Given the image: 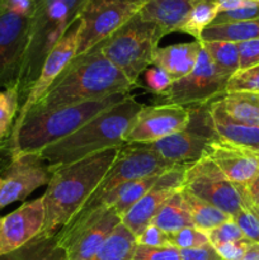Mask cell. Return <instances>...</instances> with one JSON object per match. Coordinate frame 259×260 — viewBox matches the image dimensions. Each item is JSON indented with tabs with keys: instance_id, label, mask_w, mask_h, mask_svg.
I'll return each mask as SVG.
<instances>
[{
	"instance_id": "cell-19",
	"label": "cell",
	"mask_w": 259,
	"mask_h": 260,
	"mask_svg": "<svg viewBox=\"0 0 259 260\" xmlns=\"http://www.w3.org/2000/svg\"><path fill=\"white\" fill-rule=\"evenodd\" d=\"M216 140L188 124L183 131L169 135L149 147L170 165H185L190 167L208 156L210 147Z\"/></svg>"
},
{
	"instance_id": "cell-51",
	"label": "cell",
	"mask_w": 259,
	"mask_h": 260,
	"mask_svg": "<svg viewBox=\"0 0 259 260\" xmlns=\"http://www.w3.org/2000/svg\"><path fill=\"white\" fill-rule=\"evenodd\" d=\"M2 182H3V178H0V184H2Z\"/></svg>"
},
{
	"instance_id": "cell-10",
	"label": "cell",
	"mask_w": 259,
	"mask_h": 260,
	"mask_svg": "<svg viewBox=\"0 0 259 260\" xmlns=\"http://www.w3.org/2000/svg\"><path fill=\"white\" fill-rule=\"evenodd\" d=\"M183 188L196 197L229 213L231 217L241 208L249 207L240 190L208 156L195 162L185 170Z\"/></svg>"
},
{
	"instance_id": "cell-44",
	"label": "cell",
	"mask_w": 259,
	"mask_h": 260,
	"mask_svg": "<svg viewBox=\"0 0 259 260\" xmlns=\"http://www.w3.org/2000/svg\"><path fill=\"white\" fill-rule=\"evenodd\" d=\"M37 0H7V9L20 15L32 17Z\"/></svg>"
},
{
	"instance_id": "cell-39",
	"label": "cell",
	"mask_w": 259,
	"mask_h": 260,
	"mask_svg": "<svg viewBox=\"0 0 259 260\" xmlns=\"http://www.w3.org/2000/svg\"><path fill=\"white\" fill-rule=\"evenodd\" d=\"M144 78L147 89L154 94H156L157 96L164 95L173 84L170 76L164 70L152 65L145 70Z\"/></svg>"
},
{
	"instance_id": "cell-29",
	"label": "cell",
	"mask_w": 259,
	"mask_h": 260,
	"mask_svg": "<svg viewBox=\"0 0 259 260\" xmlns=\"http://www.w3.org/2000/svg\"><path fill=\"white\" fill-rule=\"evenodd\" d=\"M216 69L229 79L240 69L238 43L230 41H201Z\"/></svg>"
},
{
	"instance_id": "cell-41",
	"label": "cell",
	"mask_w": 259,
	"mask_h": 260,
	"mask_svg": "<svg viewBox=\"0 0 259 260\" xmlns=\"http://www.w3.org/2000/svg\"><path fill=\"white\" fill-rule=\"evenodd\" d=\"M239 60H240V69L254 68L259 65V40L244 41L238 43Z\"/></svg>"
},
{
	"instance_id": "cell-35",
	"label": "cell",
	"mask_w": 259,
	"mask_h": 260,
	"mask_svg": "<svg viewBox=\"0 0 259 260\" xmlns=\"http://www.w3.org/2000/svg\"><path fill=\"white\" fill-rule=\"evenodd\" d=\"M228 91H259V65L234 74L228 81Z\"/></svg>"
},
{
	"instance_id": "cell-14",
	"label": "cell",
	"mask_w": 259,
	"mask_h": 260,
	"mask_svg": "<svg viewBox=\"0 0 259 260\" xmlns=\"http://www.w3.org/2000/svg\"><path fill=\"white\" fill-rule=\"evenodd\" d=\"M80 25V19L74 22L73 25L66 30L63 37L56 43L55 47L51 50L46 60L43 61L40 75L28 90L27 96H25L24 102L22 103L19 112H18L14 124L19 123L24 118V116L30 111V108L42 99V96L47 93L51 85L55 83L56 79L68 68L69 63L76 57Z\"/></svg>"
},
{
	"instance_id": "cell-21",
	"label": "cell",
	"mask_w": 259,
	"mask_h": 260,
	"mask_svg": "<svg viewBox=\"0 0 259 260\" xmlns=\"http://www.w3.org/2000/svg\"><path fill=\"white\" fill-rule=\"evenodd\" d=\"M203 0H149L139 12L145 20L155 23L164 36L178 32L190 10Z\"/></svg>"
},
{
	"instance_id": "cell-33",
	"label": "cell",
	"mask_w": 259,
	"mask_h": 260,
	"mask_svg": "<svg viewBox=\"0 0 259 260\" xmlns=\"http://www.w3.org/2000/svg\"><path fill=\"white\" fill-rule=\"evenodd\" d=\"M259 18V2H249L234 9L220 12L211 25L234 24Z\"/></svg>"
},
{
	"instance_id": "cell-4",
	"label": "cell",
	"mask_w": 259,
	"mask_h": 260,
	"mask_svg": "<svg viewBox=\"0 0 259 260\" xmlns=\"http://www.w3.org/2000/svg\"><path fill=\"white\" fill-rule=\"evenodd\" d=\"M128 95L130 93H118L98 101L27 114L13 127L8 145L10 159L40 154L43 149L74 134L99 113L121 103Z\"/></svg>"
},
{
	"instance_id": "cell-46",
	"label": "cell",
	"mask_w": 259,
	"mask_h": 260,
	"mask_svg": "<svg viewBox=\"0 0 259 260\" xmlns=\"http://www.w3.org/2000/svg\"><path fill=\"white\" fill-rule=\"evenodd\" d=\"M218 5H220V12H225V10L234 9L240 5L245 4L249 2H259V0H217Z\"/></svg>"
},
{
	"instance_id": "cell-24",
	"label": "cell",
	"mask_w": 259,
	"mask_h": 260,
	"mask_svg": "<svg viewBox=\"0 0 259 260\" xmlns=\"http://www.w3.org/2000/svg\"><path fill=\"white\" fill-rule=\"evenodd\" d=\"M183 189V188H182ZM182 189L174 193L155 215L151 222L167 234H174L182 229L193 226L187 203L183 197Z\"/></svg>"
},
{
	"instance_id": "cell-40",
	"label": "cell",
	"mask_w": 259,
	"mask_h": 260,
	"mask_svg": "<svg viewBox=\"0 0 259 260\" xmlns=\"http://www.w3.org/2000/svg\"><path fill=\"white\" fill-rule=\"evenodd\" d=\"M137 245L151 246V248H163V246H169V234L160 230L157 226L149 223L146 228L142 230L140 235L136 236Z\"/></svg>"
},
{
	"instance_id": "cell-17",
	"label": "cell",
	"mask_w": 259,
	"mask_h": 260,
	"mask_svg": "<svg viewBox=\"0 0 259 260\" xmlns=\"http://www.w3.org/2000/svg\"><path fill=\"white\" fill-rule=\"evenodd\" d=\"M43 197L23 203L0 223V256L22 248L40 235L45 226Z\"/></svg>"
},
{
	"instance_id": "cell-16",
	"label": "cell",
	"mask_w": 259,
	"mask_h": 260,
	"mask_svg": "<svg viewBox=\"0 0 259 260\" xmlns=\"http://www.w3.org/2000/svg\"><path fill=\"white\" fill-rule=\"evenodd\" d=\"M52 172L38 154L23 155L10 160L0 184V210L24 201L33 190L48 184Z\"/></svg>"
},
{
	"instance_id": "cell-25",
	"label": "cell",
	"mask_w": 259,
	"mask_h": 260,
	"mask_svg": "<svg viewBox=\"0 0 259 260\" xmlns=\"http://www.w3.org/2000/svg\"><path fill=\"white\" fill-rule=\"evenodd\" d=\"M0 260H68V256L56 240V235L40 234L22 248L2 255Z\"/></svg>"
},
{
	"instance_id": "cell-48",
	"label": "cell",
	"mask_w": 259,
	"mask_h": 260,
	"mask_svg": "<svg viewBox=\"0 0 259 260\" xmlns=\"http://www.w3.org/2000/svg\"><path fill=\"white\" fill-rule=\"evenodd\" d=\"M7 9V0H0V12Z\"/></svg>"
},
{
	"instance_id": "cell-50",
	"label": "cell",
	"mask_w": 259,
	"mask_h": 260,
	"mask_svg": "<svg viewBox=\"0 0 259 260\" xmlns=\"http://www.w3.org/2000/svg\"><path fill=\"white\" fill-rule=\"evenodd\" d=\"M253 208L256 211V212H258V215H259V206H258V207H253Z\"/></svg>"
},
{
	"instance_id": "cell-20",
	"label": "cell",
	"mask_w": 259,
	"mask_h": 260,
	"mask_svg": "<svg viewBox=\"0 0 259 260\" xmlns=\"http://www.w3.org/2000/svg\"><path fill=\"white\" fill-rule=\"evenodd\" d=\"M202 50L201 41L157 47L152 56V66L160 68L173 81L187 76L195 69Z\"/></svg>"
},
{
	"instance_id": "cell-13",
	"label": "cell",
	"mask_w": 259,
	"mask_h": 260,
	"mask_svg": "<svg viewBox=\"0 0 259 260\" xmlns=\"http://www.w3.org/2000/svg\"><path fill=\"white\" fill-rule=\"evenodd\" d=\"M119 222L118 213L112 207H107L74 230L57 233L56 240L65 250L68 260H90Z\"/></svg>"
},
{
	"instance_id": "cell-36",
	"label": "cell",
	"mask_w": 259,
	"mask_h": 260,
	"mask_svg": "<svg viewBox=\"0 0 259 260\" xmlns=\"http://www.w3.org/2000/svg\"><path fill=\"white\" fill-rule=\"evenodd\" d=\"M233 220L249 241L259 243V215L253 207L241 208Z\"/></svg>"
},
{
	"instance_id": "cell-52",
	"label": "cell",
	"mask_w": 259,
	"mask_h": 260,
	"mask_svg": "<svg viewBox=\"0 0 259 260\" xmlns=\"http://www.w3.org/2000/svg\"><path fill=\"white\" fill-rule=\"evenodd\" d=\"M0 223H2V217H0Z\"/></svg>"
},
{
	"instance_id": "cell-2",
	"label": "cell",
	"mask_w": 259,
	"mask_h": 260,
	"mask_svg": "<svg viewBox=\"0 0 259 260\" xmlns=\"http://www.w3.org/2000/svg\"><path fill=\"white\" fill-rule=\"evenodd\" d=\"M119 149L121 146L111 147L53 170L42 196L46 215L42 235L55 236L83 207L112 167Z\"/></svg>"
},
{
	"instance_id": "cell-7",
	"label": "cell",
	"mask_w": 259,
	"mask_h": 260,
	"mask_svg": "<svg viewBox=\"0 0 259 260\" xmlns=\"http://www.w3.org/2000/svg\"><path fill=\"white\" fill-rule=\"evenodd\" d=\"M174 165L165 162L161 157L157 156L149 147V145L124 144L119 149L116 160L109 168L107 174L99 183L93 194L83 205V207L74 215V217L63 226L61 230H69L85 220L96 203L106 197L113 189L118 188L124 183L134 182L150 175L163 174ZM60 230V231H61Z\"/></svg>"
},
{
	"instance_id": "cell-32",
	"label": "cell",
	"mask_w": 259,
	"mask_h": 260,
	"mask_svg": "<svg viewBox=\"0 0 259 260\" xmlns=\"http://www.w3.org/2000/svg\"><path fill=\"white\" fill-rule=\"evenodd\" d=\"M160 175L161 174L150 175V177L141 178V179H137L134 180V182H128L126 184H123L121 188V193H119L118 198H117L116 202L111 207L122 218V216L155 184V182H156Z\"/></svg>"
},
{
	"instance_id": "cell-15",
	"label": "cell",
	"mask_w": 259,
	"mask_h": 260,
	"mask_svg": "<svg viewBox=\"0 0 259 260\" xmlns=\"http://www.w3.org/2000/svg\"><path fill=\"white\" fill-rule=\"evenodd\" d=\"M189 167L175 165L169 170L163 173L155 184L122 216L121 222L134 234L140 235L145 228L151 222L161 206L172 197L174 193L179 192L184 183L185 170Z\"/></svg>"
},
{
	"instance_id": "cell-27",
	"label": "cell",
	"mask_w": 259,
	"mask_h": 260,
	"mask_svg": "<svg viewBox=\"0 0 259 260\" xmlns=\"http://www.w3.org/2000/svg\"><path fill=\"white\" fill-rule=\"evenodd\" d=\"M182 193L185 203H187L188 211L190 213L193 226L198 230L208 233L212 229L217 228V226L222 225V223L228 222L233 218L229 213L223 212L216 206L196 197L192 193L185 190L184 188L182 189Z\"/></svg>"
},
{
	"instance_id": "cell-5",
	"label": "cell",
	"mask_w": 259,
	"mask_h": 260,
	"mask_svg": "<svg viewBox=\"0 0 259 260\" xmlns=\"http://www.w3.org/2000/svg\"><path fill=\"white\" fill-rule=\"evenodd\" d=\"M89 0H37L30 19L29 37L18 79L20 106L40 75L43 61L66 30L79 19Z\"/></svg>"
},
{
	"instance_id": "cell-6",
	"label": "cell",
	"mask_w": 259,
	"mask_h": 260,
	"mask_svg": "<svg viewBox=\"0 0 259 260\" xmlns=\"http://www.w3.org/2000/svg\"><path fill=\"white\" fill-rule=\"evenodd\" d=\"M163 37L164 33L155 23L142 19L137 13L96 48L137 86L140 76L152 65V56Z\"/></svg>"
},
{
	"instance_id": "cell-42",
	"label": "cell",
	"mask_w": 259,
	"mask_h": 260,
	"mask_svg": "<svg viewBox=\"0 0 259 260\" xmlns=\"http://www.w3.org/2000/svg\"><path fill=\"white\" fill-rule=\"evenodd\" d=\"M250 243L251 241H249L248 239H244L234 243L222 244L216 246L215 249L222 260H241Z\"/></svg>"
},
{
	"instance_id": "cell-3",
	"label": "cell",
	"mask_w": 259,
	"mask_h": 260,
	"mask_svg": "<svg viewBox=\"0 0 259 260\" xmlns=\"http://www.w3.org/2000/svg\"><path fill=\"white\" fill-rule=\"evenodd\" d=\"M142 107L130 94L121 103L99 113L74 134L50 145L38 155L53 172L103 150L122 146L124 135Z\"/></svg>"
},
{
	"instance_id": "cell-31",
	"label": "cell",
	"mask_w": 259,
	"mask_h": 260,
	"mask_svg": "<svg viewBox=\"0 0 259 260\" xmlns=\"http://www.w3.org/2000/svg\"><path fill=\"white\" fill-rule=\"evenodd\" d=\"M19 109L20 99L18 89L15 86L0 88V150L9 145Z\"/></svg>"
},
{
	"instance_id": "cell-37",
	"label": "cell",
	"mask_w": 259,
	"mask_h": 260,
	"mask_svg": "<svg viewBox=\"0 0 259 260\" xmlns=\"http://www.w3.org/2000/svg\"><path fill=\"white\" fill-rule=\"evenodd\" d=\"M207 235L210 244L213 248H216V246L218 245H222V244L226 243H234V241L246 239L245 236L243 235L240 229H239V226L234 222L233 218H231L230 221H228V222L222 223V225L217 226V228L208 231Z\"/></svg>"
},
{
	"instance_id": "cell-38",
	"label": "cell",
	"mask_w": 259,
	"mask_h": 260,
	"mask_svg": "<svg viewBox=\"0 0 259 260\" xmlns=\"http://www.w3.org/2000/svg\"><path fill=\"white\" fill-rule=\"evenodd\" d=\"M132 260H182V258L179 249L172 245L163 248L137 245Z\"/></svg>"
},
{
	"instance_id": "cell-8",
	"label": "cell",
	"mask_w": 259,
	"mask_h": 260,
	"mask_svg": "<svg viewBox=\"0 0 259 260\" xmlns=\"http://www.w3.org/2000/svg\"><path fill=\"white\" fill-rule=\"evenodd\" d=\"M135 0H89L80 13L76 56L88 53L134 18L144 7Z\"/></svg>"
},
{
	"instance_id": "cell-28",
	"label": "cell",
	"mask_w": 259,
	"mask_h": 260,
	"mask_svg": "<svg viewBox=\"0 0 259 260\" xmlns=\"http://www.w3.org/2000/svg\"><path fill=\"white\" fill-rule=\"evenodd\" d=\"M250 40H259V18L234 24L210 25L201 36V41H230L239 43Z\"/></svg>"
},
{
	"instance_id": "cell-34",
	"label": "cell",
	"mask_w": 259,
	"mask_h": 260,
	"mask_svg": "<svg viewBox=\"0 0 259 260\" xmlns=\"http://www.w3.org/2000/svg\"><path fill=\"white\" fill-rule=\"evenodd\" d=\"M169 244L179 250H184V249H195L208 245L210 240L207 233L198 230L195 226H190L174 234H169Z\"/></svg>"
},
{
	"instance_id": "cell-12",
	"label": "cell",
	"mask_w": 259,
	"mask_h": 260,
	"mask_svg": "<svg viewBox=\"0 0 259 260\" xmlns=\"http://www.w3.org/2000/svg\"><path fill=\"white\" fill-rule=\"evenodd\" d=\"M32 17L0 12V88L15 86L22 70Z\"/></svg>"
},
{
	"instance_id": "cell-11",
	"label": "cell",
	"mask_w": 259,
	"mask_h": 260,
	"mask_svg": "<svg viewBox=\"0 0 259 260\" xmlns=\"http://www.w3.org/2000/svg\"><path fill=\"white\" fill-rule=\"evenodd\" d=\"M189 118V107L167 103L144 106L124 135L123 142L154 144L169 135L183 131L188 126Z\"/></svg>"
},
{
	"instance_id": "cell-26",
	"label": "cell",
	"mask_w": 259,
	"mask_h": 260,
	"mask_svg": "<svg viewBox=\"0 0 259 260\" xmlns=\"http://www.w3.org/2000/svg\"><path fill=\"white\" fill-rule=\"evenodd\" d=\"M136 246V236L119 222L90 260H132Z\"/></svg>"
},
{
	"instance_id": "cell-22",
	"label": "cell",
	"mask_w": 259,
	"mask_h": 260,
	"mask_svg": "<svg viewBox=\"0 0 259 260\" xmlns=\"http://www.w3.org/2000/svg\"><path fill=\"white\" fill-rule=\"evenodd\" d=\"M208 111L221 141L259 151V127L246 126L233 121L223 111L220 98L208 103Z\"/></svg>"
},
{
	"instance_id": "cell-30",
	"label": "cell",
	"mask_w": 259,
	"mask_h": 260,
	"mask_svg": "<svg viewBox=\"0 0 259 260\" xmlns=\"http://www.w3.org/2000/svg\"><path fill=\"white\" fill-rule=\"evenodd\" d=\"M218 13H220V5L217 0H203L190 10L178 32L187 33L196 41H201L202 32L212 24Z\"/></svg>"
},
{
	"instance_id": "cell-43",
	"label": "cell",
	"mask_w": 259,
	"mask_h": 260,
	"mask_svg": "<svg viewBox=\"0 0 259 260\" xmlns=\"http://www.w3.org/2000/svg\"><path fill=\"white\" fill-rule=\"evenodd\" d=\"M182 260H222L211 244L201 248L180 250Z\"/></svg>"
},
{
	"instance_id": "cell-1",
	"label": "cell",
	"mask_w": 259,
	"mask_h": 260,
	"mask_svg": "<svg viewBox=\"0 0 259 260\" xmlns=\"http://www.w3.org/2000/svg\"><path fill=\"white\" fill-rule=\"evenodd\" d=\"M134 88V84L95 47L85 55L76 56L27 114L130 93Z\"/></svg>"
},
{
	"instance_id": "cell-45",
	"label": "cell",
	"mask_w": 259,
	"mask_h": 260,
	"mask_svg": "<svg viewBox=\"0 0 259 260\" xmlns=\"http://www.w3.org/2000/svg\"><path fill=\"white\" fill-rule=\"evenodd\" d=\"M243 197L249 207H258L259 206V175L243 190Z\"/></svg>"
},
{
	"instance_id": "cell-9",
	"label": "cell",
	"mask_w": 259,
	"mask_h": 260,
	"mask_svg": "<svg viewBox=\"0 0 259 260\" xmlns=\"http://www.w3.org/2000/svg\"><path fill=\"white\" fill-rule=\"evenodd\" d=\"M229 78L216 69L215 63L202 47L195 69L184 78L173 81L161 103L183 107L202 106L221 98L226 93Z\"/></svg>"
},
{
	"instance_id": "cell-18",
	"label": "cell",
	"mask_w": 259,
	"mask_h": 260,
	"mask_svg": "<svg viewBox=\"0 0 259 260\" xmlns=\"http://www.w3.org/2000/svg\"><path fill=\"white\" fill-rule=\"evenodd\" d=\"M208 157L240 193L259 175V151L256 150L218 140L211 144Z\"/></svg>"
},
{
	"instance_id": "cell-47",
	"label": "cell",
	"mask_w": 259,
	"mask_h": 260,
	"mask_svg": "<svg viewBox=\"0 0 259 260\" xmlns=\"http://www.w3.org/2000/svg\"><path fill=\"white\" fill-rule=\"evenodd\" d=\"M241 260H259V243H250Z\"/></svg>"
},
{
	"instance_id": "cell-23",
	"label": "cell",
	"mask_w": 259,
	"mask_h": 260,
	"mask_svg": "<svg viewBox=\"0 0 259 260\" xmlns=\"http://www.w3.org/2000/svg\"><path fill=\"white\" fill-rule=\"evenodd\" d=\"M220 101L233 121L259 127V91H228Z\"/></svg>"
},
{
	"instance_id": "cell-49",
	"label": "cell",
	"mask_w": 259,
	"mask_h": 260,
	"mask_svg": "<svg viewBox=\"0 0 259 260\" xmlns=\"http://www.w3.org/2000/svg\"><path fill=\"white\" fill-rule=\"evenodd\" d=\"M135 2H140V3H144V4H146V3L149 2V0H135Z\"/></svg>"
}]
</instances>
